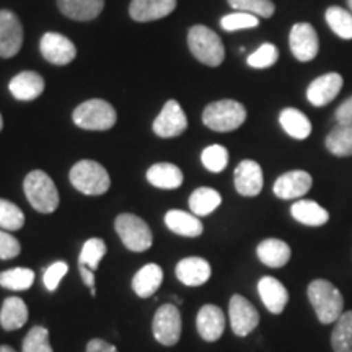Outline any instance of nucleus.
Wrapping results in <instances>:
<instances>
[{"instance_id":"obj_1","label":"nucleus","mask_w":352,"mask_h":352,"mask_svg":"<svg viewBox=\"0 0 352 352\" xmlns=\"http://www.w3.org/2000/svg\"><path fill=\"white\" fill-rule=\"evenodd\" d=\"M307 294L311 307L315 308L316 318H318L320 323H336L338 318L344 314V298H342V294L329 280H314V283L308 285Z\"/></svg>"},{"instance_id":"obj_2","label":"nucleus","mask_w":352,"mask_h":352,"mask_svg":"<svg viewBox=\"0 0 352 352\" xmlns=\"http://www.w3.org/2000/svg\"><path fill=\"white\" fill-rule=\"evenodd\" d=\"M23 189L26 199L41 214H52L59 206V192L52 178L41 170H33L26 175Z\"/></svg>"},{"instance_id":"obj_3","label":"nucleus","mask_w":352,"mask_h":352,"mask_svg":"<svg viewBox=\"0 0 352 352\" xmlns=\"http://www.w3.org/2000/svg\"><path fill=\"white\" fill-rule=\"evenodd\" d=\"M188 46L192 56L209 67H217L226 59V47L222 39L204 25H196L189 30Z\"/></svg>"},{"instance_id":"obj_4","label":"nucleus","mask_w":352,"mask_h":352,"mask_svg":"<svg viewBox=\"0 0 352 352\" xmlns=\"http://www.w3.org/2000/svg\"><path fill=\"white\" fill-rule=\"evenodd\" d=\"M69 178L72 186L87 196L104 195L111 186L108 171L94 160H80L74 165Z\"/></svg>"},{"instance_id":"obj_5","label":"nucleus","mask_w":352,"mask_h":352,"mask_svg":"<svg viewBox=\"0 0 352 352\" xmlns=\"http://www.w3.org/2000/svg\"><path fill=\"white\" fill-rule=\"evenodd\" d=\"M246 121V109L235 100H220L208 104L202 113V122L215 132L239 129Z\"/></svg>"},{"instance_id":"obj_6","label":"nucleus","mask_w":352,"mask_h":352,"mask_svg":"<svg viewBox=\"0 0 352 352\" xmlns=\"http://www.w3.org/2000/svg\"><path fill=\"white\" fill-rule=\"evenodd\" d=\"M72 120L80 129L108 131L116 124V109L104 100H88L76 108Z\"/></svg>"},{"instance_id":"obj_7","label":"nucleus","mask_w":352,"mask_h":352,"mask_svg":"<svg viewBox=\"0 0 352 352\" xmlns=\"http://www.w3.org/2000/svg\"><path fill=\"white\" fill-rule=\"evenodd\" d=\"M114 228L127 250L135 253L147 252L153 243L151 227L144 219L134 214H121L114 220Z\"/></svg>"},{"instance_id":"obj_8","label":"nucleus","mask_w":352,"mask_h":352,"mask_svg":"<svg viewBox=\"0 0 352 352\" xmlns=\"http://www.w3.org/2000/svg\"><path fill=\"white\" fill-rule=\"evenodd\" d=\"M152 331L155 340L164 346H175L182 338V314L173 303H165L153 316Z\"/></svg>"},{"instance_id":"obj_9","label":"nucleus","mask_w":352,"mask_h":352,"mask_svg":"<svg viewBox=\"0 0 352 352\" xmlns=\"http://www.w3.org/2000/svg\"><path fill=\"white\" fill-rule=\"evenodd\" d=\"M228 316H230L232 331L240 338L248 336L250 333L254 331V328L259 323V314L256 308H254L252 302L246 300L245 297L239 296V294L230 298Z\"/></svg>"},{"instance_id":"obj_10","label":"nucleus","mask_w":352,"mask_h":352,"mask_svg":"<svg viewBox=\"0 0 352 352\" xmlns=\"http://www.w3.org/2000/svg\"><path fill=\"white\" fill-rule=\"evenodd\" d=\"M188 127V118L184 114L182 104L176 100L166 101L164 109L153 121V132L158 138L171 139L182 135Z\"/></svg>"},{"instance_id":"obj_11","label":"nucleus","mask_w":352,"mask_h":352,"mask_svg":"<svg viewBox=\"0 0 352 352\" xmlns=\"http://www.w3.org/2000/svg\"><path fill=\"white\" fill-rule=\"evenodd\" d=\"M290 51L300 63L314 60L320 50V41L316 30L310 23H297L292 26L289 36Z\"/></svg>"},{"instance_id":"obj_12","label":"nucleus","mask_w":352,"mask_h":352,"mask_svg":"<svg viewBox=\"0 0 352 352\" xmlns=\"http://www.w3.org/2000/svg\"><path fill=\"white\" fill-rule=\"evenodd\" d=\"M23 44V26L10 10H0V57L19 54Z\"/></svg>"},{"instance_id":"obj_13","label":"nucleus","mask_w":352,"mask_h":352,"mask_svg":"<svg viewBox=\"0 0 352 352\" xmlns=\"http://www.w3.org/2000/svg\"><path fill=\"white\" fill-rule=\"evenodd\" d=\"M39 50L47 63L54 65H67L76 59V44L59 33H46L39 43Z\"/></svg>"},{"instance_id":"obj_14","label":"nucleus","mask_w":352,"mask_h":352,"mask_svg":"<svg viewBox=\"0 0 352 352\" xmlns=\"http://www.w3.org/2000/svg\"><path fill=\"white\" fill-rule=\"evenodd\" d=\"M314 186V178L303 170H292L276 179L272 191L279 199H298Z\"/></svg>"},{"instance_id":"obj_15","label":"nucleus","mask_w":352,"mask_h":352,"mask_svg":"<svg viewBox=\"0 0 352 352\" xmlns=\"http://www.w3.org/2000/svg\"><path fill=\"white\" fill-rule=\"evenodd\" d=\"M235 189L241 196L253 197L258 196L263 191V170L261 165L254 160H243L240 162L235 168Z\"/></svg>"},{"instance_id":"obj_16","label":"nucleus","mask_w":352,"mask_h":352,"mask_svg":"<svg viewBox=\"0 0 352 352\" xmlns=\"http://www.w3.org/2000/svg\"><path fill=\"white\" fill-rule=\"evenodd\" d=\"M342 88V77L331 72L316 77L307 90V98L314 107H327L340 95Z\"/></svg>"},{"instance_id":"obj_17","label":"nucleus","mask_w":352,"mask_h":352,"mask_svg":"<svg viewBox=\"0 0 352 352\" xmlns=\"http://www.w3.org/2000/svg\"><path fill=\"white\" fill-rule=\"evenodd\" d=\"M196 328L204 341H217L226 331V314L217 305H204L197 314Z\"/></svg>"},{"instance_id":"obj_18","label":"nucleus","mask_w":352,"mask_h":352,"mask_svg":"<svg viewBox=\"0 0 352 352\" xmlns=\"http://www.w3.org/2000/svg\"><path fill=\"white\" fill-rule=\"evenodd\" d=\"M212 270L204 258H184L176 264V277L188 287H199L210 279Z\"/></svg>"},{"instance_id":"obj_19","label":"nucleus","mask_w":352,"mask_h":352,"mask_svg":"<svg viewBox=\"0 0 352 352\" xmlns=\"http://www.w3.org/2000/svg\"><path fill=\"white\" fill-rule=\"evenodd\" d=\"M258 292L264 307H266L271 314H283L284 308L287 307L289 292L287 289H285V285L280 283V280H277L276 277H261L258 283Z\"/></svg>"},{"instance_id":"obj_20","label":"nucleus","mask_w":352,"mask_h":352,"mask_svg":"<svg viewBox=\"0 0 352 352\" xmlns=\"http://www.w3.org/2000/svg\"><path fill=\"white\" fill-rule=\"evenodd\" d=\"M176 8V0H132L129 6V13L132 20L153 21L168 16Z\"/></svg>"},{"instance_id":"obj_21","label":"nucleus","mask_w":352,"mask_h":352,"mask_svg":"<svg viewBox=\"0 0 352 352\" xmlns=\"http://www.w3.org/2000/svg\"><path fill=\"white\" fill-rule=\"evenodd\" d=\"M8 90H10L13 98L20 101L36 100L44 91V78L36 72L26 70V72H21L12 78Z\"/></svg>"},{"instance_id":"obj_22","label":"nucleus","mask_w":352,"mask_h":352,"mask_svg":"<svg viewBox=\"0 0 352 352\" xmlns=\"http://www.w3.org/2000/svg\"><path fill=\"white\" fill-rule=\"evenodd\" d=\"M57 7L67 19L90 21L103 10L104 0H57Z\"/></svg>"},{"instance_id":"obj_23","label":"nucleus","mask_w":352,"mask_h":352,"mask_svg":"<svg viewBox=\"0 0 352 352\" xmlns=\"http://www.w3.org/2000/svg\"><path fill=\"white\" fill-rule=\"evenodd\" d=\"M164 280V271L158 264H145L142 270L135 272L132 279V289L140 298H148L155 296L158 287Z\"/></svg>"},{"instance_id":"obj_24","label":"nucleus","mask_w":352,"mask_h":352,"mask_svg":"<svg viewBox=\"0 0 352 352\" xmlns=\"http://www.w3.org/2000/svg\"><path fill=\"white\" fill-rule=\"evenodd\" d=\"M165 223L166 227L170 228L171 232L176 233V235L182 236H191V239H196V236L202 235L204 232V226L197 215L184 212V210H168L165 215Z\"/></svg>"},{"instance_id":"obj_25","label":"nucleus","mask_w":352,"mask_h":352,"mask_svg":"<svg viewBox=\"0 0 352 352\" xmlns=\"http://www.w3.org/2000/svg\"><path fill=\"white\" fill-rule=\"evenodd\" d=\"M256 254L259 261L270 267H283L290 259V246L283 240L267 239L258 245Z\"/></svg>"},{"instance_id":"obj_26","label":"nucleus","mask_w":352,"mask_h":352,"mask_svg":"<svg viewBox=\"0 0 352 352\" xmlns=\"http://www.w3.org/2000/svg\"><path fill=\"white\" fill-rule=\"evenodd\" d=\"M290 214L297 222L303 223L308 227H321L329 220V214L324 208H321L318 202L300 199L294 202V206L290 208Z\"/></svg>"},{"instance_id":"obj_27","label":"nucleus","mask_w":352,"mask_h":352,"mask_svg":"<svg viewBox=\"0 0 352 352\" xmlns=\"http://www.w3.org/2000/svg\"><path fill=\"white\" fill-rule=\"evenodd\" d=\"M147 179L160 189H176L183 184V171L173 164H155L147 170Z\"/></svg>"},{"instance_id":"obj_28","label":"nucleus","mask_w":352,"mask_h":352,"mask_svg":"<svg viewBox=\"0 0 352 352\" xmlns=\"http://www.w3.org/2000/svg\"><path fill=\"white\" fill-rule=\"evenodd\" d=\"M28 321V307L19 297H8L0 310V324L6 331L19 329Z\"/></svg>"},{"instance_id":"obj_29","label":"nucleus","mask_w":352,"mask_h":352,"mask_svg":"<svg viewBox=\"0 0 352 352\" xmlns=\"http://www.w3.org/2000/svg\"><path fill=\"white\" fill-rule=\"evenodd\" d=\"M279 122L283 129L287 132L290 138L303 140L311 134V122L302 111L296 108L283 109L279 116Z\"/></svg>"},{"instance_id":"obj_30","label":"nucleus","mask_w":352,"mask_h":352,"mask_svg":"<svg viewBox=\"0 0 352 352\" xmlns=\"http://www.w3.org/2000/svg\"><path fill=\"white\" fill-rule=\"evenodd\" d=\"M222 204V196L212 188H197L189 196V209L197 217H206L212 214Z\"/></svg>"},{"instance_id":"obj_31","label":"nucleus","mask_w":352,"mask_h":352,"mask_svg":"<svg viewBox=\"0 0 352 352\" xmlns=\"http://www.w3.org/2000/svg\"><path fill=\"white\" fill-rule=\"evenodd\" d=\"M328 152L334 157L352 155V124H336L324 140Z\"/></svg>"},{"instance_id":"obj_32","label":"nucleus","mask_w":352,"mask_h":352,"mask_svg":"<svg viewBox=\"0 0 352 352\" xmlns=\"http://www.w3.org/2000/svg\"><path fill=\"white\" fill-rule=\"evenodd\" d=\"M331 346L334 352H352V310L344 311L334 323Z\"/></svg>"},{"instance_id":"obj_33","label":"nucleus","mask_w":352,"mask_h":352,"mask_svg":"<svg viewBox=\"0 0 352 352\" xmlns=\"http://www.w3.org/2000/svg\"><path fill=\"white\" fill-rule=\"evenodd\" d=\"M34 283V272L28 267H13L0 272V287L8 290H28Z\"/></svg>"},{"instance_id":"obj_34","label":"nucleus","mask_w":352,"mask_h":352,"mask_svg":"<svg viewBox=\"0 0 352 352\" xmlns=\"http://www.w3.org/2000/svg\"><path fill=\"white\" fill-rule=\"evenodd\" d=\"M328 26L342 39H352V13L341 7H329L327 10Z\"/></svg>"},{"instance_id":"obj_35","label":"nucleus","mask_w":352,"mask_h":352,"mask_svg":"<svg viewBox=\"0 0 352 352\" xmlns=\"http://www.w3.org/2000/svg\"><path fill=\"white\" fill-rule=\"evenodd\" d=\"M108 248L107 243H104L101 239H90L87 240L82 246L80 256H78V264L82 266L90 267L91 271H95L96 267L100 266V261L104 258Z\"/></svg>"},{"instance_id":"obj_36","label":"nucleus","mask_w":352,"mask_h":352,"mask_svg":"<svg viewBox=\"0 0 352 352\" xmlns=\"http://www.w3.org/2000/svg\"><path fill=\"white\" fill-rule=\"evenodd\" d=\"M25 226V214L13 202L0 199V228L7 232H16Z\"/></svg>"},{"instance_id":"obj_37","label":"nucleus","mask_w":352,"mask_h":352,"mask_svg":"<svg viewBox=\"0 0 352 352\" xmlns=\"http://www.w3.org/2000/svg\"><path fill=\"white\" fill-rule=\"evenodd\" d=\"M228 3L236 12L252 13L259 19H271L276 10L272 0H228Z\"/></svg>"},{"instance_id":"obj_38","label":"nucleus","mask_w":352,"mask_h":352,"mask_svg":"<svg viewBox=\"0 0 352 352\" xmlns=\"http://www.w3.org/2000/svg\"><path fill=\"white\" fill-rule=\"evenodd\" d=\"M202 165L206 166L212 173H220L226 170L228 165V151L222 145H209L208 148L202 151L201 155Z\"/></svg>"},{"instance_id":"obj_39","label":"nucleus","mask_w":352,"mask_h":352,"mask_svg":"<svg viewBox=\"0 0 352 352\" xmlns=\"http://www.w3.org/2000/svg\"><path fill=\"white\" fill-rule=\"evenodd\" d=\"M23 352H54L50 344V331L44 327H33L23 341Z\"/></svg>"},{"instance_id":"obj_40","label":"nucleus","mask_w":352,"mask_h":352,"mask_svg":"<svg viewBox=\"0 0 352 352\" xmlns=\"http://www.w3.org/2000/svg\"><path fill=\"white\" fill-rule=\"evenodd\" d=\"M279 59V51L274 44L264 43L261 47H258L253 54L248 56L246 63H248L250 67L254 69H267L271 65H274Z\"/></svg>"},{"instance_id":"obj_41","label":"nucleus","mask_w":352,"mask_h":352,"mask_svg":"<svg viewBox=\"0 0 352 352\" xmlns=\"http://www.w3.org/2000/svg\"><path fill=\"white\" fill-rule=\"evenodd\" d=\"M220 25H222V28L226 30V32H239V30L256 28L259 25V16L252 15V13L236 12L223 16V19L220 20Z\"/></svg>"},{"instance_id":"obj_42","label":"nucleus","mask_w":352,"mask_h":352,"mask_svg":"<svg viewBox=\"0 0 352 352\" xmlns=\"http://www.w3.org/2000/svg\"><path fill=\"white\" fill-rule=\"evenodd\" d=\"M67 271H69V266L67 263L64 261H56L54 264H51L47 270H44L43 280H44V285H46V289L50 290V292H54L60 280L64 279V276L67 274Z\"/></svg>"},{"instance_id":"obj_43","label":"nucleus","mask_w":352,"mask_h":352,"mask_svg":"<svg viewBox=\"0 0 352 352\" xmlns=\"http://www.w3.org/2000/svg\"><path fill=\"white\" fill-rule=\"evenodd\" d=\"M21 252L20 241L8 232L0 230V259H13Z\"/></svg>"},{"instance_id":"obj_44","label":"nucleus","mask_w":352,"mask_h":352,"mask_svg":"<svg viewBox=\"0 0 352 352\" xmlns=\"http://www.w3.org/2000/svg\"><path fill=\"white\" fill-rule=\"evenodd\" d=\"M338 124H352V96L342 101L341 107L336 109Z\"/></svg>"},{"instance_id":"obj_45","label":"nucleus","mask_w":352,"mask_h":352,"mask_svg":"<svg viewBox=\"0 0 352 352\" xmlns=\"http://www.w3.org/2000/svg\"><path fill=\"white\" fill-rule=\"evenodd\" d=\"M87 352H118V347L109 344V342H107L104 340H98V338H95V340H91L87 344Z\"/></svg>"},{"instance_id":"obj_46","label":"nucleus","mask_w":352,"mask_h":352,"mask_svg":"<svg viewBox=\"0 0 352 352\" xmlns=\"http://www.w3.org/2000/svg\"><path fill=\"white\" fill-rule=\"evenodd\" d=\"M78 266H80L82 280H83V283H85L87 287L90 289L91 297H95V296H96V290H95V274H94V271H91L90 267L82 266V264H78Z\"/></svg>"},{"instance_id":"obj_47","label":"nucleus","mask_w":352,"mask_h":352,"mask_svg":"<svg viewBox=\"0 0 352 352\" xmlns=\"http://www.w3.org/2000/svg\"><path fill=\"white\" fill-rule=\"evenodd\" d=\"M0 352H16V351L10 346H0Z\"/></svg>"},{"instance_id":"obj_48","label":"nucleus","mask_w":352,"mask_h":352,"mask_svg":"<svg viewBox=\"0 0 352 352\" xmlns=\"http://www.w3.org/2000/svg\"><path fill=\"white\" fill-rule=\"evenodd\" d=\"M2 127H3V120H2V114H0V131H2Z\"/></svg>"},{"instance_id":"obj_49","label":"nucleus","mask_w":352,"mask_h":352,"mask_svg":"<svg viewBox=\"0 0 352 352\" xmlns=\"http://www.w3.org/2000/svg\"><path fill=\"white\" fill-rule=\"evenodd\" d=\"M347 3H349V7H351V10H352V0H347Z\"/></svg>"}]
</instances>
